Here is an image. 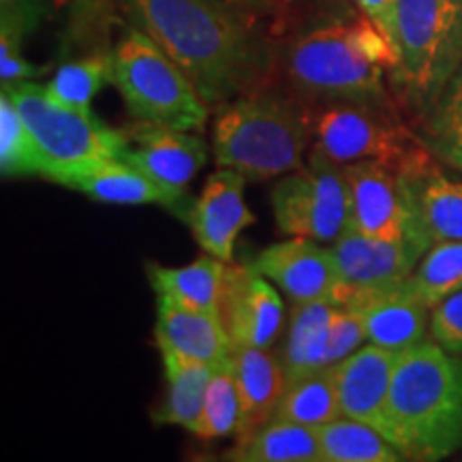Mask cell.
Listing matches in <instances>:
<instances>
[{"label": "cell", "mask_w": 462, "mask_h": 462, "mask_svg": "<svg viewBox=\"0 0 462 462\" xmlns=\"http://www.w3.org/2000/svg\"><path fill=\"white\" fill-rule=\"evenodd\" d=\"M330 248L343 282L340 306L356 291L390 287L407 281L420 259L426 255L424 248L413 242L381 240L362 234L351 225L332 242Z\"/></svg>", "instance_id": "5bb4252c"}, {"label": "cell", "mask_w": 462, "mask_h": 462, "mask_svg": "<svg viewBox=\"0 0 462 462\" xmlns=\"http://www.w3.org/2000/svg\"><path fill=\"white\" fill-rule=\"evenodd\" d=\"M357 11L373 22L383 32L396 54V24H398V0H354Z\"/></svg>", "instance_id": "e575fe53"}, {"label": "cell", "mask_w": 462, "mask_h": 462, "mask_svg": "<svg viewBox=\"0 0 462 462\" xmlns=\"http://www.w3.org/2000/svg\"><path fill=\"white\" fill-rule=\"evenodd\" d=\"M388 439L404 460L435 462L462 449V356L437 340L402 351L388 396Z\"/></svg>", "instance_id": "3957f363"}, {"label": "cell", "mask_w": 462, "mask_h": 462, "mask_svg": "<svg viewBox=\"0 0 462 462\" xmlns=\"http://www.w3.org/2000/svg\"><path fill=\"white\" fill-rule=\"evenodd\" d=\"M240 421V398L238 383H236L234 364L231 356L227 360L217 364L212 377L208 381L204 411L198 424L190 429L199 439H223L238 430Z\"/></svg>", "instance_id": "d6a6232c"}, {"label": "cell", "mask_w": 462, "mask_h": 462, "mask_svg": "<svg viewBox=\"0 0 462 462\" xmlns=\"http://www.w3.org/2000/svg\"><path fill=\"white\" fill-rule=\"evenodd\" d=\"M430 337L449 354L462 356V289L430 310Z\"/></svg>", "instance_id": "836d02e7"}, {"label": "cell", "mask_w": 462, "mask_h": 462, "mask_svg": "<svg viewBox=\"0 0 462 462\" xmlns=\"http://www.w3.org/2000/svg\"><path fill=\"white\" fill-rule=\"evenodd\" d=\"M225 270L227 262L208 253L182 268H163L157 263L146 265L148 281L157 296H165L173 302L206 313H218Z\"/></svg>", "instance_id": "603a6c76"}, {"label": "cell", "mask_w": 462, "mask_h": 462, "mask_svg": "<svg viewBox=\"0 0 462 462\" xmlns=\"http://www.w3.org/2000/svg\"><path fill=\"white\" fill-rule=\"evenodd\" d=\"M112 84V51L69 60L45 84L50 99L78 112L90 114L92 99Z\"/></svg>", "instance_id": "f546056e"}, {"label": "cell", "mask_w": 462, "mask_h": 462, "mask_svg": "<svg viewBox=\"0 0 462 462\" xmlns=\"http://www.w3.org/2000/svg\"><path fill=\"white\" fill-rule=\"evenodd\" d=\"M125 133L129 146L120 154V161L167 189L187 190L189 182L208 161L206 142L190 131L135 123Z\"/></svg>", "instance_id": "2e32d148"}, {"label": "cell", "mask_w": 462, "mask_h": 462, "mask_svg": "<svg viewBox=\"0 0 462 462\" xmlns=\"http://www.w3.org/2000/svg\"><path fill=\"white\" fill-rule=\"evenodd\" d=\"M323 462H401V454L377 429L354 418H338L317 429Z\"/></svg>", "instance_id": "484cf974"}, {"label": "cell", "mask_w": 462, "mask_h": 462, "mask_svg": "<svg viewBox=\"0 0 462 462\" xmlns=\"http://www.w3.org/2000/svg\"><path fill=\"white\" fill-rule=\"evenodd\" d=\"M343 418L334 366L287 383L276 407L274 420L319 429L328 421Z\"/></svg>", "instance_id": "4316f807"}, {"label": "cell", "mask_w": 462, "mask_h": 462, "mask_svg": "<svg viewBox=\"0 0 462 462\" xmlns=\"http://www.w3.org/2000/svg\"><path fill=\"white\" fill-rule=\"evenodd\" d=\"M112 84L135 123L204 129L210 106L193 82L142 28L126 31L112 50Z\"/></svg>", "instance_id": "8992f818"}, {"label": "cell", "mask_w": 462, "mask_h": 462, "mask_svg": "<svg viewBox=\"0 0 462 462\" xmlns=\"http://www.w3.org/2000/svg\"><path fill=\"white\" fill-rule=\"evenodd\" d=\"M246 178L221 167L208 176L198 201L190 210L189 225L204 253L231 263L240 231L255 221L245 204Z\"/></svg>", "instance_id": "e0dca14e"}, {"label": "cell", "mask_w": 462, "mask_h": 462, "mask_svg": "<svg viewBox=\"0 0 462 462\" xmlns=\"http://www.w3.org/2000/svg\"><path fill=\"white\" fill-rule=\"evenodd\" d=\"M409 287L430 309L462 289V242H439L415 265Z\"/></svg>", "instance_id": "4dcf8cb0"}, {"label": "cell", "mask_w": 462, "mask_h": 462, "mask_svg": "<svg viewBox=\"0 0 462 462\" xmlns=\"http://www.w3.org/2000/svg\"><path fill=\"white\" fill-rule=\"evenodd\" d=\"M227 3L253 15H276L282 11V0H227Z\"/></svg>", "instance_id": "d590c367"}, {"label": "cell", "mask_w": 462, "mask_h": 462, "mask_svg": "<svg viewBox=\"0 0 462 462\" xmlns=\"http://www.w3.org/2000/svg\"><path fill=\"white\" fill-rule=\"evenodd\" d=\"M418 131L441 163L462 173V62Z\"/></svg>", "instance_id": "83f0119b"}, {"label": "cell", "mask_w": 462, "mask_h": 462, "mask_svg": "<svg viewBox=\"0 0 462 462\" xmlns=\"http://www.w3.org/2000/svg\"><path fill=\"white\" fill-rule=\"evenodd\" d=\"M273 212L282 234L334 242L351 225V195L345 165L310 148L306 165L274 184Z\"/></svg>", "instance_id": "9c48e42d"}, {"label": "cell", "mask_w": 462, "mask_h": 462, "mask_svg": "<svg viewBox=\"0 0 462 462\" xmlns=\"http://www.w3.org/2000/svg\"><path fill=\"white\" fill-rule=\"evenodd\" d=\"M432 157L424 165L402 173L418 210L421 229L432 245L462 242V180H454Z\"/></svg>", "instance_id": "44dd1931"}, {"label": "cell", "mask_w": 462, "mask_h": 462, "mask_svg": "<svg viewBox=\"0 0 462 462\" xmlns=\"http://www.w3.org/2000/svg\"><path fill=\"white\" fill-rule=\"evenodd\" d=\"M343 306H351L362 315L368 343L385 349L404 351L426 340L430 330V306L409 287L398 285L351 293Z\"/></svg>", "instance_id": "ac0fdd59"}, {"label": "cell", "mask_w": 462, "mask_h": 462, "mask_svg": "<svg viewBox=\"0 0 462 462\" xmlns=\"http://www.w3.org/2000/svg\"><path fill=\"white\" fill-rule=\"evenodd\" d=\"M396 54L368 17L354 15L296 34L282 54L287 82L310 103L356 101L392 106L385 75ZM398 106V103H396Z\"/></svg>", "instance_id": "7a4b0ae2"}, {"label": "cell", "mask_w": 462, "mask_h": 462, "mask_svg": "<svg viewBox=\"0 0 462 462\" xmlns=\"http://www.w3.org/2000/svg\"><path fill=\"white\" fill-rule=\"evenodd\" d=\"M20 3V0H0V7H9V5Z\"/></svg>", "instance_id": "8d00e7d4"}, {"label": "cell", "mask_w": 462, "mask_h": 462, "mask_svg": "<svg viewBox=\"0 0 462 462\" xmlns=\"http://www.w3.org/2000/svg\"><path fill=\"white\" fill-rule=\"evenodd\" d=\"M253 265L282 289L293 304L321 300L340 304L343 298V282L332 248L319 246L317 240L291 236L289 240L263 248Z\"/></svg>", "instance_id": "7c38bea8"}, {"label": "cell", "mask_w": 462, "mask_h": 462, "mask_svg": "<svg viewBox=\"0 0 462 462\" xmlns=\"http://www.w3.org/2000/svg\"><path fill=\"white\" fill-rule=\"evenodd\" d=\"M460 62L462 0H398L390 86L415 125L429 116Z\"/></svg>", "instance_id": "5b68a950"}, {"label": "cell", "mask_w": 462, "mask_h": 462, "mask_svg": "<svg viewBox=\"0 0 462 462\" xmlns=\"http://www.w3.org/2000/svg\"><path fill=\"white\" fill-rule=\"evenodd\" d=\"M351 195V227L381 240L413 242L429 251L432 242L421 229L411 190L402 173L360 161L345 165Z\"/></svg>", "instance_id": "30bf717a"}, {"label": "cell", "mask_w": 462, "mask_h": 462, "mask_svg": "<svg viewBox=\"0 0 462 462\" xmlns=\"http://www.w3.org/2000/svg\"><path fill=\"white\" fill-rule=\"evenodd\" d=\"M45 171V159L28 131L20 112L9 99L0 95V173L3 178L17 176H42Z\"/></svg>", "instance_id": "1f68e13d"}, {"label": "cell", "mask_w": 462, "mask_h": 462, "mask_svg": "<svg viewBox=\"0 0 462 462\" xmlns=\"http://www.w3.org/2000/svg\"><path fill=\"white\" fill-rule=\"evenodd\" d=\"M3 92L14 101L42 150L45 180H50L58 171L90 161L120 159V154L129 146L126 133L103 125L92 112L86 114L60 106L50 99L42 84H3Z\"/></svg>", "instance_id": "ba28073f"}, {"label": "cell", "mask_w": 462, "mask_h": 462, "mask_svg": "<svg viewBox=\"0 0 462 462\" xmlns=\"http://www.w3.org/2000/svg\"><path fill=\"white\" fill-rule=\"evenodd\" d=\"M126 11L210 107L263 86L273 67L255 15L227 0H126Z\"/></svg>", "instance_id": "6da1fadb"}, {"label": "cell", "mask_w": 462, "mask_h": 462, "mask_svg": "<svg viewBox=\"0 0 462 462\" xmlns=\"http://www.w3.org/2000/svg\"><path fill=\"white\" fill-rule=\"evenodd\" d=\"M50 182L79 190L90 199L103 201V204L165 206L178 217H182L184 223H189L195 204V201L190 204L187 190L167 189L120 159L90 161V163L69 167V170L54 173Z\"/></svg>", "instance_id": "4fadbf2b"}, {"label": "cell", "mask_w": 462, "mask_h": 462, "mask_svg": "<svg viewBox=\"0 0 462 462\" xmlns=\"http://www.w3.org/2000/svg\"><path fill=\"white\" fill-rule=\"evenodd\" d=\"M165 366L167 394L161 407L154 411V421L167 426H182L190 432L204 411L208 381L215 371V364L178 354H161Z\"/></svg>", "instance_id": "cb8c5ba5"}, {"label": "cell", "mask_w": 462, "mask_h": 462, "mask_svg": "<svg viewBox=\"0 0 462 462\" xmlns=\"http://www.w3.org/2000/svg\"><path fill=\"white\" fill-rule=\"evenodd\" d=\"M309 114L310 146L340 165L371 161L407 173L435 157L420 131L404 123L396 103H310Z\"/></svg>", "instance_id": "52a82bcc"}, {"label": "cell", "mask_w": 462, "mask_h": 462, "mask_svg": "<svg viewBox=\"0 0 462 462\" xmlns=\"http://www.w3.org/2000/svg\"><path fill=\"white\" fill-rule=\"evenodd\" d=\"M310 143L309 106L265 86L223 106L212 135L218 167L253 182L296 171Z\"/></svg>", "instance_id": "277c9868"}, {"label": "cell", "mask_w": 462, "mask_h": 462, "mask_svg": "<svg viewBox=\"0 0 462 462\" xmlns=\"http://www.w3.org/2000/svg\"><path fill=\"white\" fill-rule=\"evenodd\" d=\"M218 315L234 346H273L285 326L279 291L253 263H227Z\"/></svg>", "instance_id": "8fae6325"}, {"label": "cell", "mask_w": 462, "mask_h": 462, "mask_svg": "<svg viewBox=\"0 0 462 462\" xmlns=\"http://www.w3.org/2000/svg\"><path fill=\"white\" fill-rule=\"evenodd\" d=\"M401 356L402 351L368 343L334 364L338 401L345 418L373 426L385 439L390 435L388 396Z\"/></svg>", "instance_id": "9a60e30c"}, {"label": "cell", "mask_w": 462, "mask_h": 462, "mask_svg": "<svg viewBox=\"0 0 462 462\" xmlns=\"http://www.w3.org/2000/svg\"><path fill=\"white\" fill-rule=\"evenodd\" d=\"M225 460L234 462H323L317 429L273 420L255 435L240 439Z\"/></svg>", "instance_id": "d4e9b609"}, {"label": "cell", "mask_w": 462, "mask_h": 462, "mask_svg": "<svg viewBox=\"0 0 462 462\" xmlns=\"http://www.w3.org/2000/svg\"><path fill=\"white\" fill-rule=\"evenodd\" d=\"M0 79L3 84L32 82L48 73V67L32 65L22 54L26 34L37 28L43 17V5L39 0H20V3L0 7Z\"/></svg>", "instance_id": "f1b7e54d"}, {"label": "cell", "mask_w": 462, "mask_h": 462, "mask_svg": "<svg viewBox=\"0 0 462 462\" xmlns=\"http://www.w3.org/2000/svg\"><path fill=\"white\" fill-rule=\"evenodd\" d=\"M231 364L240 398V421L236 430L240 441L274 420L287 377L281 356L270 351V346H234Z\"/></svg>", "instance_id": "ffe728a7"}, {"label": "cell", "mask_w": 462, "mask_h": 462, "mask_svg": "<svg viewBox=\"0 0 462 462\" xmlns=\"http://www.w3.org/2000/svg\"><path fill=\"white\" fill-rule=\"evenodd\" d=\"M154 338L161 354H178L215 366L234 351L221 315L189 309L165 296H157Z\"/></svg>", "instance_id": "d6986e66"}, {"label": "cell", "mask_w": 462, "mask_h": 462, "mask_svg": "<svg viewBox=\"0 0 462 462\" xmlns=\"http://www.w3.org/2000/svg\"><path fill=\"white\" fill-rule=\"evenodd\" d=\"M337 304L334 302H306L293 304L285 343L281 351V364L287 383L330 368L328 349H330V326Z\"/></svg>", "instance_id": "7402d4cb"}]
</instances>
